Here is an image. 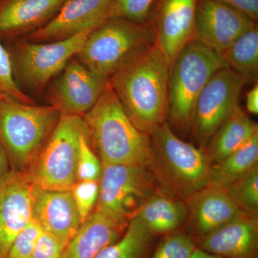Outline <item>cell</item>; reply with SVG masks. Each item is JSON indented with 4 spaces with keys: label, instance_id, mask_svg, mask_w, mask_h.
Instances as JSON below:
<instances>
[{
    "label": "cell",
    "instance_id": "obj_31",
    "mask_svg": "<svg viewBox=\"0 0 258 258\" xmlns=\"http://www.w3.org/2000/svg\"><path fill=\"white\" fill-rule=\"evenodd\" d=\"M42 231L40 224L32 219L15 237L4 258H32L35 244Z\"/></svg>",
    "mask_w": 258,
    "mask_h": 258
},
{
    "label": "cell",
    "instance_id": "obj_37",
    "mask_svg": "<svg viewBox=\"0 0 258 258\" xmlns=\"http://www.w3.org/2000/svg\"><path fill=\"white\" fill-rule=\"evenodd\" d=\"M191 258H224L215 254L209 253L201 248H196Z\"/></svg>",
    "mask_w": 258,
    "mask_h": 258
},
{
    "label": "cell",
    "instance_id": "obj_3",
    "mask_svg": "<svg viewBox=\"0 0 258 258\" xmlns=\"http://www.w3.org/2000/svg\"><path fill=\"white\" fill-rule=\"evenodd\" d=\"M150 137L152 159L148 168L165 193L186 200L208 186L211 164L205 151L178 138L166 121Z\"/></svg>",
    "mask_w": 258,
    "mask_h": 258
},
{
    "label": "cell",
    "instance_id": "obj_10",
    "mask_svg": "<svg viewBox=\"0 0 258 258\" xmlns=\"http://www.w3.org/2000/svg\"><path fill=\"white\" fill-rule=\"evenodd\" d=\"M247 81L229 67L212 75L193 106L189 126L197 141L207 147L210 139L239 107Z\"/></svg>",
    "mask_w": 258,
    "mask_h": 258
},
{
    "label": "cell",
    "instance_id": "obj_16",
    "mask_svg": "<svg viewBox=\"0 0 258 258\" xmlns=\"http://www.w3.org/2000/svg\"><path fill=\"white\" fill-rule=\"evenodd\" d=\"M32 219L40 224L42 230L66 245L82 224L71 191H50L35 185L32 190Z\"/></svg>",
    "mask_w": 258,
    "mask_h": 258
},
{
    "label": "cell",
    "instance_id": "obj_30",
    "mask_svg": "<svg viewBox=\"0 0 258 258\" xmlns=\"http://www.w3.org/2000/svg\"><path fill=\"white\" fill-rule=\"evenodd\" d=\"M196 248L189 235L174 232L161 241L152 258H191Z\"/></svg>",
    "mask_w": 258,
    "mask_h": 258
},
{
    "label": "cell",
    "instance_id": "obj_1",
    "mask_svg": "<svg viewBox=\"0 0 258 258\" xmlns=\"http://www.w3.org/2000/svg\"><path fill=\"white\" fill-rule=\"evenodd\" d=\"M170 66L156 44L108 79L132 123L150 134L167 118Z\"/></svg>",
    "mask_w": 258,
    "mask_h": 258
},
{
    "label": "cell",
    "instance_id": "obj_33",
    "mask_svg": "<svg viewBox=\"0 0 258 258\" xmlns=\"http://www.w3.org/2000/svg\"><path fill=\"white\" fill-rule=\"evenodd\" d=\"M66 246L55 236L43 230L35 244L32 258H64Z\"/></svg>",
    "mask_w": 258,
    "mask_h": 258
},
{
    "label": "cell",
    "instance_id": "obj_13",
    "mask_svg": "<svg viewBox=\"0 0 258 258\" xmlns=\"http://www.w3.org/2000/svg\"><path fill=\"white\" fill-rule=\"evenodd\" d=\"M198 0H155L149 21L157 44L170 66L183 47L193 39Z\"/></svg>",
    "mask_w": 258,
    "mask_h": 258
},
{
    "label": "cell",
    "instance_id": "obj_8",
    "mask_svg": "<svg viewBox=\"0 0 258 258\" xmlns=\"http://www.w3.org/2000/svg\"><path fill=\"white\" fill-rule=\"evenodd\" d=\"M99 194L94 210L127 228L139 208L154 193L147 166L102 164Z\"/></svg>",
    "mask_w": 258,
    "mask_h": 258
},
{
    "label": "cell",
    "instance_id": "obj_12",
    "mask_svg": "<svg viewBox=\"0 0 258 258\" xmlns=\"http://www.w3.org/2000/svg\"><path fill=\"white\" fill-rule=\"evenodd\" d=\"M256 23L244 13L216 0H198L193 39L223 54Z\"/></svg>",
    "mask_w": 258,
    "mask_h": 258
},
{
    "label": "cell",
    "instance_id": "obj_21",
    "mask_svg": "<svg viewBox=\"0 0 258 258\" xmlns=\"http://www.w3.org/2000/svg\"><path fill=\"white\" fill-rule=\"evenodd\" d=\"M136 217L152 234L168 233L186 222L188 210L179 199L154 193L142 204Z\"/></svg>",
    "mask_w": 258,
    "mask_h": 258
},
{
    "label": "cell",
    "instance_id": "obj_20",
    "mask_svg": "<svg viewBox=\"0 0 258 258\" xmlns=\"http://www.w3.org/2000/svg\"><path fill=\"white\" fill-rule=\"evenodd\" d=\"M125 230L93 210L66 246L64 258H95L102 249L120 239Z\"/></svg>",
    "mask_w": 258,
    "mask_h": 258
},
{
    "label": "cell",
    "instance_id": "obj_25",
    "mask_svg": "<svg viewBox=\"0 0 258 258\" xmlns=\"http://www.w3.org/2000/svg\"><path fill=\"white\" fill-rule=\"evenodd\" d=\"M153 235L138 217H134L122 237L102 249L95 258H147Z\"/></svg>",
    "mask_w": 258,
    "mask_h": 258
},
{
    "label": "cell",
    "instance_id": "obj_15",
    "mask_svg": "<svg viewBox=\"0 0 258 258\" xmlns=\"http://www.w3.org/2000/svg\"><path fill=\"white\" fill-rule=\"evenodd\" d=\"M110 0H69L55 18L27 40L45 43L66 40L81 32L92 31L104 21Z\"/></svg>",
    "mask_w": 258,
    "mask_h": 258
},
{
    "label": "cell",
    "instance_id": "obj_7",
    "mask_svg": "<svg viewBox=\"0 0 258 258\" xmlns=\"http://www.w3.org/2000/svg\"><path fill=\"white\" fill-rule=\"evenodd\" d=\"M225 67L228 66L222 54L196 39L187 42L171 66L167 118L188 126L202 90L212 75Z\"/></svg>",
    "mask_w": 258,
    "mask_h": 258
},
{
    "label": "cell",
    "instance_id": "obj_19",
    "mask_svg": "<svg viewBox=\"0 0 258 258\" xmlns=\"http://www.w3.org/2000/svg\"><path fill=\"white\" fill-rule=\"evenodd\" d=\"M188 214L200 239L234 218L242 210L227 189L208 184L186 199Z\"/></svg>",
    "mask_w": 258,
    "mask_h": 258
},
{
    "label": "cell",
    "instance_id": "obj_24",
    "mask_svg": "<svg viewBox=\"0 0 258 258\" xmlns=\"http://www.w3.org/2000/svg\"><path fill=\"white\" fill-rule=\"evenodd\" d=\"M230 69L247 83L257 82L258 76V26L242 34L222 54Z\"/></svg>",
    "mask_w": 258,
    "mask_h": 258
},
{
    "label": "cell",
    "instance_id": "obj_14",
    "mask_svg": "<svg viewBox=\"0 0 258 258\" xmlns=\"http://www.w3.org/2000/svg\"><path fill=\"white\" fill-rule=\"evenodd\" d=\"M33 186L26 171L11 169L0 179V258L32 220Z\"/></svg>",
    "mask_w": 258,
    "mask_h": 258
},
{
    "label": "cell",
    "instance_id": "obj_36",
    "mask_svg": "<svg viewBox=\"0 0 258 258\" xmlns=\"http://www.w3.org/2000/svg\"><path fill=\"white\" fill-rule=\"evenodd\" d=\"M10 170L11 169H10L9 160L4 149L0 144V179L6 175Z\"/></svg>",
    "mask_w": 258,
    "mask_h": 258
},
{
    "label": "cell",
    "instance_id": "obj_5",
    "mask_svg": "<svg viewBox=\"0 0 258 258\" xmlns=\"http://www.w3.org/2000/svg\"><path fill=\"white\" fill-rule=\"evenodd\" d=\"M60 114L54 107L0 99V144L12 170L25 172L46 142Z\"/></svg>",
    "mask_w": 258,
    "mask_h": 258
},
{
    "label": "cell",
    "instance_id": "obj_22",
    "mask_svg": "<svg viewBox=\"0 0 258 258\" xmlns=\"http://www.w3.org/2000/svg\"><path fill=\"white\" fill-rule=\"evenodd\" d=\"M257 133V123L238 107L208 142L205 152L210 164L222 161L242 147Z\"/></svg>",
    "mask_w": 258,
    "mask_h": 258
},
{
    "label": "cell",
    "instance_id": "obj_26",
    "mask_svg": "<svg viewBox=\"0 0 258 258\" xmlns=\"http://www.w3.org/2000/svg\"><path fill=\"white\" fill-rule=\"evenodd\" d=\"M240 210L257 215L258 167L254 166L226 187Z\"/></svg>",
    "mask_w": 258,
    "mask_h": 258
},
{
    "label": "cell",
    "instance_id": "obj_28",
    "mask_svg": "<svg viewBox=\"0 0 258 258\" xmlns=\"http://www.w3.org/2000/svg\"><path fill=\"white\" fill-rule=\"evenodd\" d=\"M103 166L100 158L93 152L90 135H84L80 139L78 159V181H99Z\"/></svg>",
    "mask_w": 258,
    "mask_h": 258
},
{
    "label": "cell",
    "instance_id": "obj_2",
    "mask_svg": "<svg viewBox=\"0 0 258 258\" xmlns=\"http://www.w3.org/2000/svg\"><path fill=\"white\" fill-rule=\"evenodd\" d=\"M83 117L102 164L149 166L153 153L150 134L132 123L108 81L99 100Z\"/></svg>",
    "mask_w": 258,
    "mask_h": 258
},
{
    "label": "cell",
    "instance_id": "obj_17",
    "mask_svg": "<svg viewBox=\"0 0 258 258\" xmlns=\"http://www.w3.org/2000/svg\"><path fill=\"white\" fill-rule=\"evenodd\" d=\"M200 248L224 258H257V215L241 211L233 220L201 238Z\"/></svg>",
    "mask_w": 258,
    "mask_h": 258
},
{
    "label": "cell",
    "instance_id": "obj_6",
    "mask_svg": "<svg viewBox=\"0 0 258 258\" xmlns=\"http://www.w3.org/2000/svg\"><path fill=\"white\" fill-rule=\"evenodd\" d=\"M84 135L89 132L83 116L60 115L26 171L32 184L50 191H71L78 181L80 139Z\"/></svg>",
    "mask_w": 258,
    "mask_h": 258
},
{
    "label": "cell",
    "instance_id": "obj_35",
    "mask_svg": "<svg viewBox=\"0 0 258 258\" xmlns=\"http://www.w3.org/2000/svg\"><path fill=\"white\" fill-rule=\"evenodd\" d=\"M247 111L252 114L257 115L258 113V86L257 83L254 85V87L249 91L247 94V101H246Z\"/></svg>",
    "mask_w": 258,
    "mask_h": 258
},
{
    "label": "cell",
    "instance_id": "obj_27",
    "mask_svg": "<svg viewBox=\"0 0 258 258\" xmlns=\"http://www.w3.org/2000/svg\"><path fill=\"white\" fill-rule=\"evenodd\" d=\"M154 2L155 0H110L104 19L120 18L145 23L149 21Z\"/></svg>",
    "mask_w": 258,
    "mask_h": 258
},
{
    "label": "cell",
    "instance_id": "obj_11",
    "mask_svg": "<svg viewBox=\"0 0 258 258\" xmlns=\"http://www.w3.org/2000/svg\"><path fill=\"white\" fill-rule=\"evenodd\" d=\"M108 81L74 57L49 86V106L54 107L60 115L83 116L99 100Z\"/></svg>",
    "mask_w": 258,
    "mask_h": 258
},
{
    "label": "cell",
    "instance_id": "obj_4",
    "mask_svg": "<svg viewBox=\"0 0 258 258\" xmlns=\"http://www.w3.org/2000/svg\"><path fill=\"white\" fill-rule=\"evenodd\" d=\"M156 44L150 22L108 18L88 35L75 57L90 71L108 79Z\"/></svg>",
    "mask_w": 258,
    "mask_h": 258
},
{
    "label": "cell",
    "instance_id": "obj_18",
    "mask_svg": "<svg viewBox=\"0 0 258 258\" xmlns=\"http://www.w3.org/2000/svg\"><path fill=\"white\" fill-rule=\"evenodd\" d=\"M69 0H0V40L29 35L51 21Z\"/></svg>",
    "mask_w": 258,
    "mask_h": 258
},
{
    "label": "cell",
    "instance_id": "obj_29",
    "mask_svg": "<svg viewBox=\"0 0 258 258\" xmlns=\"http://www.w3.org/2000/svg\"><path fill=\"white\" fill-rule=\"evenodd\" d=\"M0 94L16 101L35 104L28 95L23 92L13 75L11 58L8 49L0 40Z\"/></svg>",
    "mask_w": 258,
    "mask_h": 258
},
{
    "label": "cell",
    "instance_id": "obj_9",
    "mask_svg": "<svg viewBox=\"0 0 258 258\" xmlns=\"http://www.w3.org/2000/svg\"><path fill=\"white\" fill-rule=\"evenodd\" d=\"M92 31L81 32L60 41L16 42L8 50L15 79L19 80L29 91L40 93L77 55Z\"/></svg>",
    "mask_w": 258,
    "mask_h": 258
},
{
    "label": "cell",
    "instance_id": "obj_38",
    "mask_svg": "<svg viewBox=\"0 0 258 258\" xmlns=\"http://www.w3.org/2000/svg\"><path fill=\"white\" fill-rule=\"evenodd\" d=\"M3 97H5V96H3V95L0 94V99H1V98H3Z\"/></svg>",
    "mask_w": 258,
    "mask_h": 258
},
{
    "label": "cell",
    "instance_id": "obj_32",
    "mask_svg": "<svg viewBox=\"0 0 258 258\" xmlns=\"http://www.w3.org/2000/svg\"><path fill=\"white\" fill-rule=\"evenodd\" d=\"M71 191L83 222L96 208L99 194V181H78Z\"/></svg>",
    "mask_w": 258,
    "mask_h": 258
},
{
    "label": "cell",
    "instance_id": "obj_34",
    "mask_svg": "<svg viewBox=\"0 0 258 258\" xmlns=\"http://www.w3.org/2000/svg\"><path fill=\"white\" fill-rule=\"evenodd\" d=\"M238 10L252 19L254 22L258 20V0H216Z\"/></svg>",
    "mask_w": 258,
    "mask_h": 258
},
{
    "label": "cell",
    "instance_id": "obj_23",
    "mask_svg": "<svg viewBox=\"0 0 258 258\" xmlns=\"http://www.w3.org/2000/svg\"><path fill=\"white\" fill-rule=\"evenodd\" d=\"M258 161V133L225 159L210 166L209 184L227 187L248 172Z\"/></svg>",
    "mask_w": 258,
    "mask_h": 258
}]
</instances>
